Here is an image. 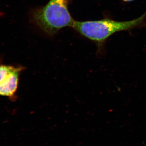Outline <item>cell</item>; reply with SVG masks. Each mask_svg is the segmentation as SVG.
Returning a JSON list of instances; mask_svg holds the SVG:
<instances>
[{
    "mask_svg": "<svg viewBox=\"0 0 146 146\" xmlns=\"http://www.w3.org/2000/svg\"><path fill=\"white\" fill-rule=\"evenodd\" d=\"M124 1H133V0H123Z\"/></svg>",
    "mask_w": 146,
    "mask_h": 146,
    "instance_id": "277c9868",
    "label": "cell"
},
{
    "mask_svg": "<svg viewBox=\"0 0 146 146\" xmlns=\"http://www.w3.org/2000/svg\"><path fill=\"white\" fill-rule=\"evenodd\" d=\"M22 67L0 65V96L13 98L18 89Z\"/></svg>",
    "mask_w": 146,
    "mask_h": 146,
    "instance_id": "3957f363",
    "label": "cell"
},
{
    "mask_svg": "<svg viewBox=\"0 0 146 146\" xmlns=\"http://www.w3.org/2000/svg\"><path fill=\"white\" fill-rule=\"evenodd\" d=\"M146 17V12L137 19L125 22L108 19L82 22L75 21L72 27L86 38L96 42L98 46L101 47L112 34L139 26L143 23Z\"/></svg>",
    "mask_w": 146,
    "mask_h": 146,
    "instance_id": "6da1fadb",
    "label": "cell"
},
{
    "mask_svg": "<svg viewBox=\"0 0 146 146\" xmlns=\"http://www.w3.org/2000/svg\"><path fill=\"white\" fill-rule=\"evenodd\" d=\"M32 16L36 25L50 35L65 27H72L75 21L69 12L68 0H50L44 6L35 10Z\"/></svg>",
    "mask_w": 146,
    "mask_h": 146,
    "instance_id": "7a4b0ae2",
    "label": "cell"
}]
</instances>
